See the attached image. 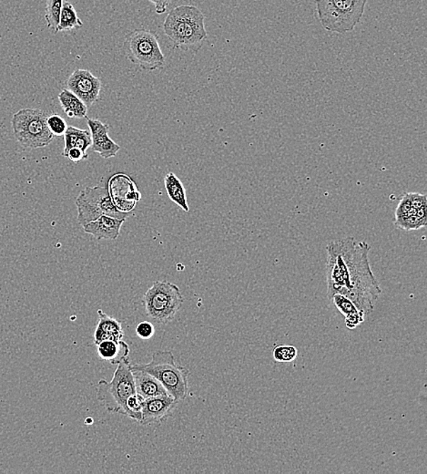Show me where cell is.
<instances>
[{
    "instance_id": "6da1fadb",
    "label": "cell",
    "mask_w": 427,
    "mask_h": 474,
    "mask_svg": "<svg viewBox=\"0 0 427 474\" xmlns=\"http://www.w3.org/2000/svg\"><path fill=\"white\" fill-rule=\"evenodd\" d=\"M370 247L365 242L344 237L327 246L328 297L348 298L368 316L375 310L382 289L369 263Z\"/></svg>"
},
{
    "instance_id": "7a4b0ae2",
    "label": "cell",
    "mask_w": 427,
    "mask_h": 474,
    "mask_svg": "<svg viewBox=\"0 0 427 474\" xmlns=\"http://www.w3.org/2000/svg\"><path fill=\"white\" fill-rule=\"evenodd\" d=\"M205 16L195 6L183 5L172 9L165 18L164 30L175 49L198 52L207 34Z\"/></svg>"
},
{
    "instance_id": "3957f363",
    "label": "cell",
    "mask_w": 427,
    "mask_h": 474,
    "mask_svg": "<svg viewBox=\"0 0 427 474\" xmlns=\"http://www.w3.org/2000/svg\"><path fill=\"white\" fill-rule=\"evenodd\" d=\"M132 366L157 378L175 402H181L186 399L189 390L188 380L190 371L186 368L177 365L171 351H156L153 353L152 361L149 363Z\"/></svg>"
},
{
    "instance_id": "277c9868",
    "label": "cell",
    "mask_w": 427,
    "mask_h": 474,
    "mask_svg": "<svg viewBox=\"0 0 427 474\" xmlns=\"http://www.w3.org/2000/svg\"><path fill=\"white\" fill-rule=\"evenodd\" d=\"M318 21L325 30L346 34L355 30L368 0H314Z\"/></svg>"
},
{
    "instance_id": "5b68a950",
    "label": "cell",
    "mask_w": 427,
    "mask_h": 474,
    "mask_svg": "<svg viewBox=\"0 0 427 474\" xmlns=\"http://www.w3.org/2000/svg\"><path fill=\"white\" fill-rule=\"evenodd\" d=\"M123 50L127 59L142 71L154 72L165 65V56L155 31L144 28L130 31L124 40Z\"/></svg>"
},
{
    "instance_id": "8992f818",
    "label": "cell",
    "mask_w": 427,
    "mask_h": 474,
    "mask_svg": "<svg viewBox=\"0 0 427 474\" xmlns=\"http://www.w3.org/2000/svg\"><path fill=\"white\" fill-rule=\"evenodd\" d=\"M142 303L149 319L159 325H166L176 316L184 303V298L176 285L156 281L143 295Z\"/></svg>"
},
{
    "instance_id": "52a82bcc",
    "label": "cell",
    "mask_w": 427,
    "mask_h": 474,
    "mask_svg": "<svg viewBox=\"0 0 427 474\" xmlns=\"http://www.w3.org/2000/svg\"><path fill=\"white\" fill-rule=\"evenodd\" d=\"M135 393L132 364L126 359L118 364L110 383L103 378L98 381L97 400L107 412L123 415L127 400Z\"/></svg>"
},
{
    "instance_id": "ba28073f",
    "label": "cell",
    "mask_w": 427,
    "mask_h": 474,
    "mask_svg": "<svg viewBox=\"0 0 427 474\" xmlns=\"http://www.w3.org/2000/svg\"><path fill=\"white\" fill-rule=\"evenodd\" d=\"M47 114L38 109L19 110L12 117L13 132L23 147H46L53 141L54 135L47 124Z\"/></svg>"
},
{
    "instance_id": "9c48e42d",
    "label": "cell",
    "mask_w": 427,
    "mask_h": 474,
    "mask_svg": "<svg viewBox=\"0 0 427 474\" xmlns=\"http://www.w3.org/2000/svg\"><path fill=\"white\" fill-rule=\"evenodd\" d=\"M76 208L78 210V221L82 227L101 215L113 216L120 220H126L133 215V211L123 213L115 208L108 193V186L105 184L86 187L82 190L76 200Z\"/></svg>"
},
{
    "instance_id": "30bf717a",
    "label": "cell",
    "mask_w": 427,
    "mask_h": 474,
    "mask_svg": "<svg viewBox=\"0 0 427 474\" xmlns=\"http://www.w3.org/2000/svg\"><path fill=\"white\" fill-rule=\"evenodd\" d=\"M108 190L115 208L120 212H132L142 198L135 183L126 174H115L110 180Z\"/></svg>"
},
{
    "instance_id": "8fae6325",
    "label": "cell",
    "mask_w": 427,
    "mask_h": 474,
    "mask_svg": "<svg viewBox=\"0 0 427 474\" xmlns=\"http://www.w3.org/2000/svg\"><path fill=\"white\" fill-rule=\"evenodd\" d=\"M66 85L68 90L81 98L88 107H91L100 100L101 79L87 69H76L67 79Z\"/></svg>"
},
{
    "instance_id": "7c38bea8",
    "label": "cell",
    "mask_w": 427,
    "mask_h": 474,
    "mask_svg": "<svg viewBox=\"0 0 427 474\" xmlns=\"http://www.w3.org/2000/svg\"><path fill=\"white\" fill-rule=\"evenodd\" d=\"M177 403L171 395H162L145 400L140 424L152 425L167 421L169 417L176 409Z\"/></svg>"
},
{
    "instance_id": "4fadbf2b",
    "label": "cell",
    "mask_w": 427,
    "mask_h": 474,
    "mask_svg": "<svg viewBox=\"0 0 427 474\" xmlns=\"http://www.w3.org/2000/svg\"><path fill=\"white\" fill-rule=\"evenodd\" d=\"M89 132L91 133V149L100 154L102 158L110 159L115 157L119 152V145L108 136L110 127L100 120L87 119Z\"/></svg>"
},
{
    "instance_id": "5bb4252c",
    "label": "cell",
    "mask_w": 427,
    "mask_h": 474,
    "mask_svg": "<svg viewBox=\"0 0 427 474\" xmlns=\"http://www.w3.org/2000/svg\"><path fill=\"white\" fill-rule=\"evenodd\" d=\"M125 221L113 216L101 215V218L84 225L83 230L85 233L93 235L97 241L116 240L120 237L121 227Z\"/></svg>"
},
{
    "instance_id": "9a60e30c",
    "label": "cell",
    "mask_w": 427,
    "mask_h": 474,
    "mask_svg": "<svg viewBox=\"0 0 427 474\" xmlns=\"http://www.w3.org/2000/svg\"><path fill=\"white\" fill-rule=\"evenodd\" d=\"M98 321L96 326L93 342L97 346L105 340L120 342L124 337V330L120 321L108 316L101 310H98Z\"/></svg>"
},
{
    "instance_id": "2e32d148",
    "label": "cell",
    "mask_w": 427,
    "mask_h": 474,
    "mask_svg": "<svg viewBox=\"0 0 427 474\" xmlns=\"http://www.w3.org/2000/svg\"><path fill=\"white\" fill-rule=\"evenodd\" d=\"M134 383H135L136 393L140 394L143 399L154 397L162 395H169L167 390L162 384L152 375L139 368H133L132 366Z\"/></svg>"
},
{
    "instance_id": "e0dca14e",
    "label": "cell",
    "mask_w": 427,
    "mask_h": 474,
    "mask_svg": "<svg viewBox=\"0 0 427 474\" xmlns=\"http://www.w3.org/2000/svg\"><path fill=\"white\" fill-rule=\"evenodd\" d=\"M331 303L346 319V326L348 329H355L365 322L366 315L356 307L352 300L343 295L334 294L330 295Z\"/></svg>"
},
{
    "instance_id": "ac0fdd59",
    "label": "cell",
    "mask_w": 427,
    "mask_h": 474,
    "mask_svg": "<svg viewBox=\"0 0 427 474\" xmlns=\"http://www.w3.org/2000/svg\"><path fill=\"white\" fill-rule=\"evenodd\" d=\"M97 353L101 361L110 362L111 365H118L129 357L130 348L123 340H105L97 345Z\"/></svg>"
},
{
    "instance_id": "d6986e66",
    "label": "cell",
    "mask_w": 427,
    "mask_h": 474,
    "mask_svg": "<svg viewBox=\"0 0 427 474\" xmlns=\"http://www.w3.org/2000/svg\"><path fill=\"white\" fill-rule=\"evenodd\" d=\"M59 101L64 113L72 119H84L87 118L89 107L73 92L64 89L59 94Z\"/></svg>"
},
{
    "instance_id": "ffe728a7",
    "label": "cell",
    "mask_w": 427,
    "mask_h": 474,
    "mask_svg": "<svg viewBox=\"0 0 427 474\" xmlns=\"http://www.w3.org/2000/svg\"><path fill=\"white\" fill-rule=\"evenodd\" d=\"M63 156H65L69 149L79 148L83 152H87L88 149L91 147L92 138L89 130H81L76 127L68 126L64 133Z\"/></svg>"
},
{
    "instance_id": "44dd1931",
    "label": "cell",
    "mask_w": 427,
    "mask_h": 474,
    "mask_svg": "<svg viewBox=\"0 0 427 474\" xmlns=\"http://www.w3.org/2000/svg\"><path fill=\"white\" fill-rule=\"evenodd\" d=\"M164 186L169 198H170L175 205L180 206L184 212H189L190 208L187 202L186 190H185L183 184L178 179L176 174L173 173L166 174L164 178Z\"/></svg>"
},
{
    "instance_id": "7402d4cb",
    "label": "cell",
    "mask_w": 427,
    "mask_h": 474,
    "mask_svg": "<svg viewBox=\"0 0 427 474\" xmlns=\"http://www.w3.org/2000/svg\"><path fill=\"white\" fill-rule=\"evenodd\" d=\"M82 26V21L79 18L78 14H76V9L73 7L72 3L69 0H63L62 13H60L59 23L57 33L72 30Z\"/></svg>"
},
{
    "instance_id": "603a6c76",
    "label": "cell",
    "mask_w": 427,
    "mask_h": 474,
    "mask_svg": "<svg viewBox=\"0 0 427 474\" xmlns=\"http://www.w3.org/2000/svg\"><path fill=\"white\" fill-rule=\"evenodd\" d=\"M63 0H47L46 9H45V18H46L47 28L54 33H57L60 13H62Z\"/></svg>"
},
{
    "instance_id": "cb8c5ba5",
    "label": "cell",
    "mask_w": 427,
    "mask_h": 474,
    "mask_svg": "<svg viewBox=\"0 0 427 474\" xmlns=\"http://www.w3.org/2000/svg\"><path fill=\"white\" fill-rule=\"evenodd\" d=\"M144 399L140 394L135 393L127 400L125 406H124L123 415L129 417L137 422L142 421V407L144 403Z\"/></svg>"
},
{
    "instance_id": "d4e9b609",
    "label": "cell",
    "mask_w": 427,
    "mask_h": 474,
    "mask_svg": "<svg viewBox=\"0 0 427 474\" xmlns=\"http://www.w3.org/2000/svg\"><path fill=\"white\" fill-rule=\"evenodd\" d=\"M298 351L295 346L290 345H279L273 349V357L274 361L280 363H289L297 358Z\"/></svg>"
},
{
    "instance_id": "484cf974",
    "label": "cell",
    "mask_w": 427,
    "mask_h": 474,
    "mask_svg": "<svg viewBox=\"0 0 427 474\" xmlns=\"http://www.w3.org/2000/svg\"><path fill=\"white\" fill-rule=\"evenodd\" d=\"M47 124L50 132L54 136L64 135L67 128H68V124H67L66 120L62 116L59 115V114L47 115Z\"/></svg>"
},
{
    "instance_id": "4316f807",
    "label": "cell",
    "mask_w": 427,
    "mask_h": 474,
    "mask_svg": "<svg viewBox=\"0 0 427 474\" xmlns=\"http://www.w3.org/2000/svg\"><path fill=\"white\" fill-rule=\"evenodd\" d=\"M136 333L140 339L148 340L155 334V327L149 321H142L136 327Z\"/></svg>"
},
{
    "instance_id": "83f0119b",
    "label": "cell",
    "mask_w": 427,
    "mask_h": 474,
    "mask_svg": "<svg viewBox=\"0 0 427 474\" xmlns=\"http://www.w3.org/2000/svg\"><path fill=\"white\" fill-rule=\"evenodd\" d=\"M65 157H68L70 161L73 162V163L79 164V162L88 159L89 155L87 152H83L82 149L74 147L69 149Z\"/></svg>"
},
{
    "instance_id": "f1b7e54d",
    "label": "cell",
    "mask_w": 427,
    "mask_h": 474,
    "mask_svg": "<svg viewBox=\"0 0 427 474\" xmlns=\"http://www.w3.org/2000/svg\"><path fill=\"white\" fill-rule=\"evenodd\" d=\"M155 6L156 13L162 15L167 11L168 6L171 4V0H148Z\"/></svg>"
},
{
    "instance_id": "f546056e",
    "label": "cell",
    "mask_w": 427,
    "mask_h": 474,
    "mask_svg": "<svg viewBox=\"0 0 427 474\" xmlns=\"http://www.w3.org/2000/svg\"><path fill=\"white\" fill-rule=\"evenodd\" d=\"M92 422H93V419H87V421H86V424H92Z\"/></svg>"
}]
</instances>
